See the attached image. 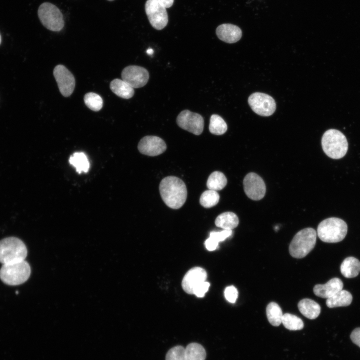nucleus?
Segmentation results:
<instances>
[{
	"mask_svg": "<svg viewBox=\"0 0 360 360\" xmlns=\"http://www.w3.org/2000/svg\"><path fill=\"white\" fill-rule=\"evenodd\" d=\"M232 230H224L220 232H212L210 234V238L218 243L232 236Z\"/></svg>",
	"mask_w": 360,
	"mask_h": 360,
	"instance_id": "obj_32",
	"label": "nucleus"
},
{
	"mask_svg": "<svg viewBox=\"0 0 360 360\" xmlns=\"http://www.w3.org/2000/svg\"><path fill=\"white\" fill-rule=\"evenodd\" d=\"M138 148L141 154L154 156L164 152L166 145L164 141L158 136H146L140 140Z\"/></svg>",
	"mask_w": 360,
	"mask_h": 360,
	"instance_id": "obj_14",
	"label": "nucleus"
},
{
	"mask_svg": "<svg viewBox=\"0 0 360 360\" xmlns=\"http://www.w3.org/2000/svg\"><path fill=\"white\" fill-rule=\"evenodd\" d=\"M176 122L179 127L195 135H200L203 132L204 120L198 113L183 110L178 116Z\"/></svg>",
	"mask_w": 360,
	"mask_h": 360,
	"instance_id": "obj_10",
	"label": "nucleus"
},
{
	"mask_svg": "<svg viewBox=\"0 0 360 360\" xmlns=\"http://www.w3.org/2000/svg\"><path fill=\"white\" fill-rule=\"evenodd\" d=\"M340 270L342 274L345 278H354L360 272V262L354 257H348L342 262Z\"/></svg>",
	"mask_w": 360,
	"mask_h": 360,
	"instance_id": "obj_20",
	"label": "nucleus"
},
{
	"mask_svg": "<svg viewBox=\"0 0 360 360\" xmlns=\"http://www.w3.org/2000/svg\"><path fill=\"white\" fill-rule=\"evenodd\" d=\"M1 41H2V39H1V36H0V43H1Z\"/></svg>",
	"mask_w": 360,
	"mask_h": 360,
	"instance_id": "obj_39",
	"label": "nucleus"
},
{
	"mask_svg": "<svg viewBox=\"0 0 360 360\" xmlns=\"http://www.w3.org/2000/svg\"><path fill=\"white\" fill-rule=\"evenodd\" d=\"M186 360H205L206 352L200 344L192 342L185 348Z\"/></svg>",
	"mask_w": 360,
	"mask_h": 360,
	"instance_id": "obj_26",
	"label": "nucleus"
},
{
	"mask_svg": "<svg viewBox=\"0 0 360 360\" xmlns=\"http://www.w3.org/2000/svg\"><path fill=\"white\" fill-rule=\"evenodd\" d=\"M228 129L226 123L219 115L212 114L210 120L209 130L212 134L222 135L224 134Z\"/></svg>",
	"mask_w": 360,
	"mask_h": 360,
	"instance_id": "obj_27",
	"label": "nucleus"
},
{
	"mask_svg": "<svg viewBox=\"0 0 360 360\" xmlns=\"http://www.w3.org/2000/svg\"><path fill=\"white\" fill-rule=\"evenodd\" d=\"M145 10L151 26L157 30L163 29L168 22L166 8L159 0H147Z\"/></svg>",
	"mask_w": 360,
	"mask_h": 360,
	"instance_id": "obj_8",
	"label": "nucleus"
},
{
	"mask_svg": "<svg viewBox=\"0 0 360 360\" xmlns=\"http://www.w3.org/2000/svg\"><path fill=\"white\" fill-rule=\"evenodd\" d=\"M84 102L86 106L94 112L100 110L103 106V100L98 94L90 92L84 96Z\"/></svg>",
	"mask_w": 360,
	"mask_h": 360,
	"instance_id": "obj_30",
	"label": "nucleus"
},
{
	"mask_svg": "<svg viewBox=\"0 0 360 360\" xmlns=\"http://www.w3.org/2000/svg\"><path fill=\"white\" fill-rule=\"evenodd\" d=\"M30 274V267L24 260L4 264L0 270V278L10 286H16L26 282Z\"/></svg>",
	"mask_w": 360,
	"mask_h": 360,
	"instance_id": "obj_6",
	"label": "nucleus"
},
{
	"mask_svg": "<svg viewBox=\"0 0 360 360\" xmlns=\"http://www.w3.org/2000/svg\"><path fill=\"white\" fill-rule=\"evenodd\" d=\"M298 307L300 313L310 320L318 318L320 313V306L318 303L310 298H304L300 300Z\"/></svg>",
	"mask_w": 360,
	"mask_h": 360,
	"instance_id": "obj_18",
	"label": "nucleus"
},
{
	"mask_svg": "<svg viewBox=\"0 0 360 360\" xmlns=\"http://www.w3.org/2000/svg\"><path fill=\"white\" fill-rule=\"evenodd\" d=\"M220 195L216 190H206L201 194L200 198V204L205 208H210L218 204Z\"/></svg>",
	"mask_w": 360,
	"mask_h": 360,
	"instance_id": "obj_29",
	"label": "nucleus"
},
{
	"mask_svg": "<svg viewBox=\"0 0 360 360\" xmlns=\"http://www.w3.org/2000/svg\"><path fill=\"white\" fill-rule=\"evenodd\" d=\"M166 360H186L185 348L181 346L171 348L166 354Z\"/></svg>",
	"mask_w": 360,
	"mask_h": 360,
	"instance_id": "obj_31",
	"label": "nucleus"
},
{
	"mask_svg": "<svg viewBox=\"0 0 360 360\" xmlns=\"http://www.w3.org/2000/svg\"><path fill=\"white\" fill-rule=\"evenodd\" d=\"M343 283L340 279L334 278L324 284H318L313 288L314 294L322 298H330L342 290Z\"/></svg>",
	"mask_w": 360,
	"mask_h": 360,
	"instance_id": "obj_16",
	"label": "nucleus"
},
{
	"mask_svg": "<svg viewBox=\"0 0 360 360\" xmlns=\"http://www.w3.org/2000/svg\"><path fill=\"white\" fill-rule=\"evenodd\" d=\"M108 0L111 2V1H114V0Z\"/></svg>",
	"mask_w": 360,
	"mask_h": 360,
	"instance_id": "obj_40",
	"label": "nucleus"
},
{
	"mask_svg": "<svg viewBox=\"0 0 360 360\" xmlns=\"http://www.w3.org/2000/svg\"><path fill=\"white\" fill-rule=\"evenodd\" d=\"M350 338L354 344L360 348V328H356L352 331Z\"/></svg>",
	"mask_w": 360,
	"mask_h": 360,
	"instance_id": "obj_35",
	"label": "nucleus"
},
{
	"mask_svg": "<svg viewBox=\"0 0 360 360\" xmlns=\"http://www.w3.org/2000/svg\"><path fill=\"white\" fill-rule=\"evenodd\" d=\"M216 32L220 40L228 44L237 42L242 36L241 29L238 26L230 24H223L218 26Z\"/></svg>",
	"mask_w": 360,
	"mask_h": 360,
	"instance_id": "obj_17",
	"label": "nucleus"
},
{
	"mask_svg": "<svg viewBox=\"0 0 360 360\" xmlns=\"http://www.w3.org/2000/svg\"><path fill=\"white\" fill-rule=\"evenodd\" d=\"M239 220L236 214L231 212H226L218 215L216 220V226L224 230H232L238 224Z\"/></svg>",
	"mask_w": 360,
	"mask_h": 360,
	"instance_id": "obj_21",
	"label": "nucleus"
},
{
	"mask_svg": "<svg viewBox=\"0 0 360 360\" xmlns=\"http://www.w3.org/2000/svg\"><path fill=\"white\" fill-rule=\"evenodd\" d=\"M210 284L208 282H204L198 284L194 290V294L198 297L202 298L204 296L206 292L208 290Z\"/></svg>",
	"mask_w": 360,
	"mask_h": 360,
	"instance_id": "obj_34",
	"label": "nucleus"
},
{
	"mask_svg": "<svg viewBox=\"0 0 360 360\" xmlns=\"http://www.w3.org/2000/svg\"><path fill=\"white\" fill-rule=\"evenodd\" d=\"M28 250L23 242L16 237L0 240V262L8 264L24 260Z\"/></svg>",
	"mask_w": 360,
	"mask_h": 360,
	"instance_id": "obj_5",
	"label": "nucleus"
},
{
	"mask_svg": "<svg viewBox=\"0 0 360 360\" xmlns=\"http://www.w3.org/2000/svg\"><path fill=\"white\" fill-rule=\"evenodd\" d=\"M161 198L166 204L172 209H178L184 204L187 190L184 182L174 176L163 178L159 186Z\"/></svg>",
	"mask_w": 360,
	"mask_h": 360,
	"instance_id": "obj_1",
	"label": "nucleus"
},
{
	"mask_svg": "<svg viewBox=\"0 0 360 360\" xmlns=\"http://www.w3.org/2000/svg\"><path fill=\"white\" fill-rule=\"evenodd\" d=\"M69 162L77 172H86L90 168V162L86 154L82 152H76L69 158Z\"/></svg>",
	"mask_w": 360,
	"mask_h": 360,
	"instance_id": "obj_23",
	"label": "nucleus"
},
{
	"mask_svg": "<svg viewBox=\"0 0 360 360\" xmlns=\"http://www.w3.org/2000/svg\"><path fill=\"white\" fill-rule=\"evenodd\" d=\"M110 89L117 96L129 99L134 94V88L122 80L116 78L112 80L110 84Z\"/></svg>",
	"mask_w": 360,
	"mask_h": 360,
	"instance_id": "obj_19",
	"label": "nucleus"
},
{
	"mask_svg": "<svg viewBox=\"0 0 360 360\" xmlns=\"http://www.w3.org/2000/svg\"><path fill=\"white\" fill-rule=\"evenodd\" d=\"M248 103L252 110L256 114L268 116L274 114L276 109L274 99L270 96L256 92L250 95Z\"/></svg>",
	"mask_w": 360,
	"mask_h": 360,
	"instance_id": "obj_9",
	"label": "nucleus"
},
{
	"mask_svg": "<svg viewBox=\"0 0 360 360\" xmlns=\"http://www.w3.org/2000/svg\"><path fill=\"white\" fill-rule=\"evenodd\" d=\"M205 245L207 250L212 251L216 248L218 246V242L209 237V238L206 240Z\"/></svg>",
	"mask_w": 360,
	"mask_h": 360,
	"instance_id": "obj_36",
	"label": "nucleus"
},
{
	"mask_svg": "<svg viewBox=\"0 0 360 360\" xmlns=\"http://www.w3.org/2000/svg\"><path fill=\"white\" fill-rule=\"evenodd\" d=\"M207 274L204 268L200 267L192 268L184 275L182 282V288L186 293L194 294V288L205 282Z\"/></svg>",
	"mask_w": 360,
	"mask_h": 360,
	"instance_id": "obj_15",
	"label": "nucleus"
},
{
	"mask_svg": "<svg viewBox=\"0 0 360 360\" xmlns=\"http://www.w3.org/2000/svg\"><path fill=\"white\" fill-rule=\"evenodd\" d=\"M266 314L269 322L273 326H278L282 322V312L279 305L274 302H270L266 308Z\"/></svg>",
	"mask_w": 360,
	"mask_h": 360,
	"instance_id": "obj_24",
	"label": "nucleus"
},
{
	"mask_svg": "<svg viewBox=\"0 0 360 360\" xmlns=\"http://www.w3.org/2000/svg\"><path fill=\"white\" fill-rule=\"evenodd\" d=\"M321 142L324 152L333 159L343 158L348 150V142L346 136L336 129H330L324 132Z\"/></svg>",
	"mask_w": 360,
	"mask_h": 360,
	"instance_id": "obj_2",
	"label": "nucleus"
},
{
	"mask_svg": "<svg viewBox=\"0 0 360 360\" xmlns=\"http://www.w3.org/2000/svg\"><path fill=\"white\" fill-rule=\"evenodd\" d=\"M227 184V179L224 174L220 172L214 171L208 176L206 186L210 190H220L223 189Z\"/></svg>",
	"mask_w": 360,
	"mask_h": 360,
	"instance_id": "obj_25",
	"label": "nucleus"
},
{
	"mask_svg": "<svg viewBox=\"0 0 360 360\" xmlns=\"http://www.w3.org/2000/svg\"><path fill=\"white\" fill-rule=\"evenodd\" d=\"M159 1L166 8H170L174 3V0H159Z\"/></svg>",
	"mask_w": 360,
	"mask_h": 360,
	"instance_id": "obj_37",
	"label": "nucleus"
},
{
	"mask_svg": "<svg viewBox=\"0 0 360 360\" xmlns=\"http://www.w3.org/2000/svg\"><path fill=\"white\" fill-rule=\"evenodd\" d=\"M38 14L41 23L47 29L59 32L63 28L64 25L63 15L54 4L48 2L42 3L38 8Z\"/></svg>",
	"mask_w": 360,
	"mask_h": 360,
	"instance_id": "obj_7",
	"label": "nucleus"
},
{
	"mask_svg": "<svg viewBox=\"0 0 360 360\" xmlns=\"http://www.w3.org/2000/svg\"><path fill=\"white\" fill-rule=\"evenodd\" d=\"M282 323L286 328L292 330H300L304 326L301 318L290 313L283 314Z\"/></svg>",
	"mask_w": 360,
	"mask_h": 360,
	"instance_id": "obj_28",
	"label": "nucleus"
},
{
	"mask_svg": "<svg viewBox=\"0 0 360 360\" xmlns=\"http://www.w3.org/2000/svg\"><path fill=\"white\" fill-rule=\"evenodd\" d=\"M122 80L133 88H140L148 82L149 73L148 70L140 66L132 65L124 68L121 74Z\"/></svg>",
	"mask_w": 360,
	"mask_h": 360,
	"instance_id": "obj_13",
	"label": "nucleus"
},
{
	"mask_svg": "<svg viewBox=\"0 0 360 360\" xmlns=\"http://www.w3.org/2000/svg\"><path fill=\"white\" fill-rule=\"evenodd\" d=\"M348 231L346 222L338 218H329L322 221L317 228V234L322 242H338L345 238Z\"/></svg>",
	"mask_w": 360,
	"mask_h": 360,
	"instance_id": "obj_3",
	"label": "nucleus"
},
{
	"mask_svg": "<svg viewBox=\"0 0 360 360\" xmlns=\"http://www.w3.org/2000/svg\"><path fill=\"white\" fill-rule=\"evenodd\" d=\"M243 186L246 194L252 200H260L265 195V183L262 178L254 172H250L245 176Z\"/></svg>",
	"mask_w": 360,
	"mask_h": 360,
	"instance_id": "obj_11",
	"label": "nucleus"
},
{
	"mask_svg": "<svg viewBox=\"0 0 360 360\" xmlns=\"http://www.w3.org/2000/svg\"><path fill=\"white\" fill-rule=\"evenodd\" d=\"M316 240V232L312 228H307L298 232L289 246L291 256L296 258L305 257L314 248Z\"/></svg>",
	"mask_w": 360,
	"mask_h": 360,
	"instance_id": "obj_4",
	"label": "nucleus"
},
{
	"mask_svg": "<svg viewBox=\"0 0 360 360\" xmlns=\"http://www.w3.org/2000/svg\"><path fill=\"white\" fill-rule=\"evenodd\" d=\"M226 300L231 303H234L238 296L237 289L233 286L226 287L224 292Z\"/></svg>",
	"mask_w": 360,
	"mask_h": 360,
	"instance_id": "obj_33",
	"label": "nucleus"
},
{
	"mask_svg": "<svg viewBox=\"0 0 360 360\" xmlns=\"http://www.w3.org/2000/svg\"><path fill=\"white\" fill-rule=\"evenodd\" d=\"M152 52H153V50H152V49H148V50H147V53H148V54H152Z\"/></svg>",
	"mask_w": 360,
	"mask_h": 360,
	"instance_id": "obj_38",
	"label": "nucleus"
},
{
	"mask_svg": "<svg viewBox=\"0 0 360 360\" xmlns=\"http://www.w3.org/2000/svg\"><path fill=\"white\" fill-rule=\"evenodd\" d=\"M352 300V294L346 290H342L332 296L327 298L326 304L329 308L346 306L350 305Z\"/></svg>",
	"mask_w": 360,
	"mask_h": 360,
	"instance_id": "obj_22",
	"label": "nucleus"
},
{
	"mask_svg": "<svg viewBox=\"0 0 360 360\" xmlns=\"http://www.w3.org/2000/svg\"><path fill=\"white\" fill-rule=\"evenodd\" d=\"M59 90L64 97L70 96L74 92L76 80L72 72L64 65L58 64L53 70Z\"/></svg>",
	"mask_w": 360,
	"mask_h": 360,
	"instance_id": "obj_12",
	"label": "nucleus"
}]
</instances>
